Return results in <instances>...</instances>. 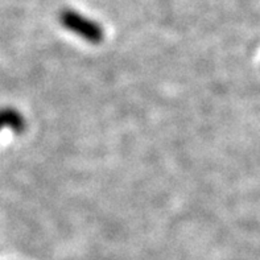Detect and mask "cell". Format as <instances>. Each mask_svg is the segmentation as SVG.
Returning a JSON list of instances; mask_svg holds the SVG:
<instances>
[{
  "label": "cell",
  "instance_id": "obj_2",
  "mask_svg": "<svg viewBox=\"0 0 260 260\" xmlns=\"http://www.w3.org/2000/svg\"><path fill=\"white\" fill-rule=\"evenodd\" d=\"M26 127L25 118L19 110L13 107H0V132L3 129L21 134Z\"/></svg>",
  "mask_w": 260,
  "mask_h": 260
},
{
  "label": "cell",
  "instance_id": "obj_1",
  "mask_svg": "<svg viewBox=\"0 0 260 260\" xmlns=\"http://www.w3.org/2000/svg\"><path fill=\"white\" fill-rule=\"evenodd\" d=\"M61 24L87 43L98 44L103 39V30L98 23L74 11H65L61 13Z\"/></svg>",
  "mask_w": 260,
  "mask_h": 260
}]
</instances>
